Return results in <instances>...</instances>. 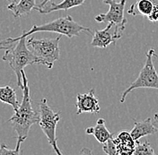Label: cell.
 Returning a JSON list of instances; mask_svg holds the SVG:
<instances>
[{
	"instance_id": "cell-1",
	"label": "cell",
	"mask_w": 158,
	"mask_h": 155,
	"mask_svg": "<svg viewBox=\"0 0 158 155\" xmlns=\"http://www.w3.org/2000/svg\"><path fill=\"white\" fill-rule=\"evenodd\" d=\"M23 75V100L17 109L14 110L15 113L11 116L8 122L12 124L15 131L17 134V145L15 150L21 153V145L25 141L29 135L30 128L36 123H39L40 112L32 108V101L31 98L28 79L24 70L22 71Z\"/></svg>"
},
{
	"instance_id": "cell-2",
	"label": "cell",
	"mask_w": 158,
	"mask_h": 155,
	"mask_svg": "<svg viewBox=\"0 0 158 155\" xmlns=\"http://www.w3.org/2000/svg\"><path fill=\"white\" fill-rule=\"evenodd\" d=\"M40 31H48V32H56L60 35H65L68 38H72L75 36H79L82 31H85L87 33H91V29L85 27L84 25L79 24L72 16L68 15L65 17H59L58 19L51 21L49 22L41 24V25H33L31 29L28 31H23L22 35L16 38H8V39L0 40V50L4 49L6 46L13 44L18 41L22 38H26L31 34L40 32Z\"/></svg>"
},
{
	"instance_id": "cell-3",
	"label": "cell",
	"mask_w": 158,
	"mask_h": 155,
	"mask_svg": "<svg viewBox=\"0 0 158 155\" xmlns=\"http://www.w3.org/2000/svg\"><path fill=\"white\" fill-rule=\"evenodd\" d=\"M4 49L6 51L2 60L7 62L17 77V85L23 89L22 71L29 65L40 64L39 59L28 48L26 38L20 39L18 41L6 46Z\"/></svg>"
},
{
	"instance_id": "cell-4",
	"label": "cell",
	"mask_w": 158,
	"mask_h": 155,
	"mask_svg": "<svg viewBox=\"0 0 158 155\" xmlns=\"http://www.w3.org/2000/svg\"><path fill=\"white\" fill-rule=\"evenodd\" d=\"M59 40L60 36L43 39L32 37L27 39V46L39 59L40 65H44L49 69H51L55 61L59 59Z\"/></svg>"
},
{
	"instance_id": "cell-5",
	"label": "cell",
	"mask_w": 158,
	"mask_h": 155,
	"mask_svg": "<svg viewBox=\"0 0 158 155\" xmlns=\"http://www.w3.org/2000/svg\"><path fill=\"white\" fill-rule=\"evenodd\" d=\"M157 55L156 53V50L151 48L147 52L146 55V61L141 69L138 78L131 83L129 87L127 88L121 97H120V102L123 103L126 100V98L134 90L138 88H151V89H157L158 90V74L154 66V58H156Z\"/></svg>"
},
{
	"instance_id": "cell-6",
	"label": "cell",
	"mask_w": 158,
	"mask_h": 155,
	"mask_svg": "<svg viewBox=\"0 0 158 155\" xmlns=\"http://www.w3.org/2000/svg\"><path fill=\"white\" fill-rule=\"evenodd\" d=\"M40 120L39 125L46 136L48 142L52 147L53 151L58 155H62L60 152L58 144H57V136H56V129L57 125L60 119V111L55 112L48 105V101L46 99H42L39 103Z\"/></svg>"
},
{
	"instance_id": "cell-7",
	"label": "cell",
	"mask_w": 158,
	"mask_h": 155,
	"mask_svg": "<svg viewBox=\"0 0 158 155\" xmlns=\"http://www.w3.org/2000/svg\"><path fill=\"white\" fill-rule=\"evenodd\" d=\"M127 0H103V3L110 6L108 12L105 14H100L95 16L97 22H112L119 32H123L126 28L128 21L124 17V10Z\"/></svg>"
},
{
	"instance_id": "cell-8",
	"label": "cell",
	"mask_w": 158,
	"mask_h": 155,
	"mask_svg": "<svg viewBox=\"0 0 158 155\" xmlns=\"http://www.w3.org/2000/svg\"><path fill=\"white\" fill-rule=\"evenodd\" d=\"M122 33L116 29V26L112 22H108L106 28L94 31L91 45L94 48L106 49L109 45L115 43L117 39H120Z\"/></svg>"
},
{
	"instance_id": "cell-9",
	"label": "cell",
	"mask_w": 158,
	"mask_h": 155,
	"mask_svg": "<svg viewBox=\"0 0 158 155\" xmlns=\"http://www.w3.org/2000/svg\"><path fill=\"white\" fill-rule=\"evenodd\" d=\"M131 15H142L150 22H158V0H136L128 10Z\"/></svg>"
},
{
	"instance_id": "cell-10",
	"label": "cell",
	"mask_w": 158,
	"mask_h": 155,
	"mask_svg": "<svg viewBox=\"0 0 158 155\" xmlns=\"http://www.w3.org/2000/svg\"><path fill=\"white\" fill-rule=\"evenodd\" d=\"M77 114L83 113H99L101 108L99 100L94 95V89H91L86 93H79L77 96Z\"/></svg>"
},
{
	"instance_id": "cell-11",
	"label": "cell",
	"mask_w": 158,
	"mask_h": 155,
	"mask_svg": "<svg viewBox=\"0 0 158 155\" xmlns=\"http://www.w3.org/2000/svg\"><path fill=\"white\" fill-rule=\"evenodd\" d=\"M114 139V138H113ZM118 155H132L136 148V141L130 135V132L121 131L114 139Z\"/></svg>"
},
{
	"instance_id": "cell-12",
	"label": "cell",
	"mask_w": 158,
	"mask_h": 155,
	"mask_svg": "<svg viewBox=\"0 0 158 155\" xmlns=\"http://www.w3.org/2000/svg\"><path fill=\"white\" fill-rule=\"evenodd\" d=\"M133 121L135 126L130 131V135L135 141H138L144 136L155 135L158 132V129L154 126L153 120L150 117H148L143 121H137V119L133 118Z\"/></svg>"
},
{
	"instance_id": "cell-13",
	"label": "cell",
	"mask_w": 158,
	"mask_h": 155,
	"mask_svg": "<svg viewBox=\"0 0 158 155\" xmlns=\"http://www.w3.org/2000/svg\"><path fill=\"white\" fill-rule=\"evenodd\" d=\"M85 0H63L60 3H50V4H46L44 6L39 7V6H35L34 10L38 11L40 14H48L52 12H56V11H68L71 9L73 7H77L80 6L85 3Z\"/></svg>"
},
{
	"instance_id": "cell-14",
	"label": "cell",
	"mask_w": 158,
	"mask_h": 155,
	"mask_svg": "<svg viewBox=\"0 0 158 155\" xmlns=\"http://www.w3.org/2000/svg\"><path fill=\"white\" fill-rule=\"evenodd\" d=\"M85 133L87 135H92L95 137V139L101 144H104L109 139L112 138V134L105 126V120L103 118H99L94 126H90L86 128Z\"/></svg>"
},
{
	"instance_id": "cell-15",
	"label": "cell",
	"mask_w": 158,
	"mask_h": 155,
	"mask_svg": "<svg viewBox=\"0 0 158 155\" xmlns=\"http://www.w3.org/2000/svg\"><path fill=\"white\" fill-rule=\"evenodd\" d=\"M36 6L35 0H20L18 3H10L7 6V9L10 10L15 18L21 17L22 15L28 14Z\"/></svg>"
},
{
	"instance_id": "cell-16",
	"label": "cell",
	"mask_w": 158,
	"mask_h": 155,
	"mask_svg": "<svg viewBox=\"0 0 158 155\" xmlns=\"http://www.w3.org/2000/svg\"><path fill=\"white\" fill-rule=\"evenodd\" d=\"M0 101L11 105L14 110L17 109L20 105L15 89L9 85L0 87Z\"/></svg>"
},
{
	"instance_id": "cell-17",
	"label": "cell",
	"mask_w": 158,
	"mask_h": 155,
	"mask_svg": "<svg viewBox=\"0 0 158 155\" xmlns=\"http://www.w3.org/2000/svg\"><path fill=\"white\" fill-rule=\"evenodd\" d=\"M134 155H153L155 154V151L152 148L150 143L146 141L145 143H139L136 141V148L134 151Z\"/></svg>"
},
{
	"instance_id": "cell-18",
	"label": "cell",
	"mask_w": 158,
	"mask_h": 155,
	"mask_svg": "<svg viewBox=\"0 0 158 155\" xmlns=\"http://www.w3.org/2000/svg\"><path fill=\"white\" fill-rule=\"evenodd\" d=\"M102 150L103 152L109 155H118V151H117V146L114 142L113 137L109 139L108 141L104 144H102Z\"/></svg>"
},
{
	"instance_id": "cell-19",
	"label": "cell",
	"mask_w": 158,
	"mask_h": 155,
	"mask_svg": "<svg viewBox=\"0 0 158 155\" xmlns=\"http://www.w3.org/2000/svg\"><path fill=\"white\" fill-rule=\"evenodd\" d=\"M21 153H19L18 151H16L15 149L11 150L9 149V147L6 145L4 143H2L0 145V154H11V155H18Z\"/></svg>"
},
{
	"instance_id": "cell-20",
	"label": "cell",
	"mask_w": 158,
	"mask_h": 155,
	"mask_svg": "<svg viewBox=\"0 0 158 155\" xmlns=\"http://www.w3.org/2000/svg\"><path fill=\"white\" fill-rule=\"evenodd\" d=\"M153 124H154V126H156V128L158 129V113H156L155 115H154V117H153Z\"/></svg>"
},
{
	"instance_id": "cell-21",
	"label": "cell",
	"mask_w": 158,
	"mask_h": 155,
	"mask_svg": "<svg viewBox=\"0 0 158 155\" xmlns=\"http://www.w3.org/2000/svg\"><path fill=\"white\" fill-rule=\"evenodd\" d=\"M49 1H50V0H43V1H42V2H41L40 4L38 6H39V7H42V6H45L46 4H48Z\"/></svg>"
},
{
	"instance_id": "cell-22",
	"label": "cell",
	"mask_w": 158,
	"mask_h": 155,
	"mask_svg": "<svg viewBox=\"0 0 158 155\" xmlns=\"http://www.w3.org/2000/svg\"><path fill=\"white\" fill-rule=\"evenodd\" d=\"M6 1H8L9 3H15L16 2V0H6Z\"/></svg>"
}]
</instances>
